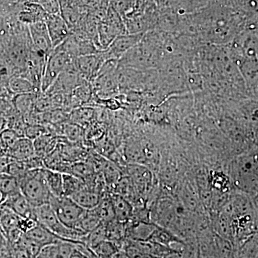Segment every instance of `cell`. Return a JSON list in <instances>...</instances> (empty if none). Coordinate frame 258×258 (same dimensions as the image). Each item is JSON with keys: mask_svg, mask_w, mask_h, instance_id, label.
<instances>
[{"mask_svg": "<svg viewBox=\"0 0 258 258\" xmlns=\"http://www.w3.org/2000/svg\"><path fill=\"white\" fill-rule=\"evenodd\" d=\"M35 154L39 157L50 155L57 145L55 137L50 134H44L33 141Z\"/></svg>", "mask_w": 258, "mask_h": 258, "instance_id": "20", "label": "cell"}, {"mask_svg": "<svg viewBox=\"0 0 258 258\" xmlns=\"http://www.w3.org/2000/svg\"><path fill=\"white\" fill-rule=\"evenodd\" d=\"M28 1L40 5L47 14H60V7L58 0H28Z\"/></svg>", "mask_w": 258, "mask_h": 258, "instance_id": "28", "label": "cell"}, {"mask_svg": "<svg viewBox=\"0 0 258 258\" xmlns=\"http://www.w3.org/2000/svg\"><path fill=\"white\" fill-rule=\"evenodd\" d=\"M121 248L122 247L119 244L106 239L91 249L98 257L112 258L119 253Z\"/></svg>", "mask_w": 258, "mask_h": 258, "instance_id": "23", "label": "cell"}, {"mask_svg": "<svg viewBox=\"0 0 258 258\" xmlns=\"http://www.w3.org/2000/svg\"><path fill=\"white\" fill-rule=\"evenodd\" d=\"M10 243L5 236L4 232L0 229V250L4 249L7 246L9 245Z\"/></svg>", "mask_w": 258, "mask_h": 258, "instance_id": "35", "label": "cell"}, {"mask_svg": "<svg viewBox=\"0 0 258 258\" xmlns=\"http://www.w3.org/2000/svg\"><path fill=\"white\" fill-rule=\"evenodd\" d=\"M24 235L29 240L33 241L42 247L50 245V244L60 243L63 241H68L56 235L46 227L39 223L36 227H34L27 233L24 234Z\"/></svg>", "mask_w": 258, "mask_h": 258, "instance_id": "9", "label": "cell"}, {"mask_svg": "<svg viewBox=\"0 0 258 258\" xmlns=\"http://www.w3.org/2000/svg\"><path fill=\"white\" fill-rule=\"evenodd\" d=\"M16 111L12 100L0 96V117L6 119Z\"/></svg>", "mask_w": 258, "mask_h": 258, "instance_id": "31", "label": "cell"}, {"mask_svg": "<svg viewBox=\"0 0 258 258\" xmlns=\"http://www.w3.org/2000/svg\"><path fill=\"white\" fill-rule=\"evenodd\" d=\"M94 112V109L91 107H79L73 111L71 118L76 124H86L92 119Z\"/></svg>", "mask_w": 258, "mask_h": 258, "instance_id": "27", "label": "cell"}, {"mask_svg": "<svg viewBox=\"0 0 258 258\" xmlns=\"http://www.w3.org/2000/svg\"><path fill=\"white\" fill-rule=\"evenodd\" d=\"M8 88L13 96L25 93H40L31 81L20 75H15L10 79Z\"/></svg>", "mask_w": 258, "mask_h": 258, "instance_id": "16", "label": "cell"}, {"mask_svg": "<svg viewBox=\"0 0 258 258\" xmlns=\"http://www.w3.org/2000/svg\"><path fill=\"white\" fill-rule=\"evenodd\" d=\"M129 174L136 190H139L141 194L149 192L152 180L150 171L143 166H131Z\"/></svg>", "mask_w": 258, "mask_h": 258, "instance_id": "11", "label": "cell"}, {"mask_svg": "<svg viewBox=\"0 0 258 258\" xmlns=\"http://www.w3.org/2000/svg\"><path fill=\"white\" fill-rule=\"evenodd\" d=\"M58 244V243H57ZM57 244H50L42 247L35 258H56L57 253Z\"/></svg>", "mask_w": 258, "mask_h": 258, "instance_id": "33", "label": "cell"}, {"mask_svg": "<svg viewBox=\"0 0 258 258\" xmlns=\"http://www.w3.org/2000/svg\"><path fill=\"white\" fill-rule=\"evenodd\" d=\"M102 222L101 219L98 216L94 209L86 210L84 215L76 226V228L81 230L83 233L88 235L91 231L95 230Z\"/></svg>", "mask_w": 258, "mask_h": 258, "instance_id": "21", "label": "cell"}, {"mask_svg": "<svg viewBox=\"0 0 258 258\" xmlns=\"http://www.w3.org/2000/svg\"><path fill=\"white\" fill-rule=\"evenodd\" d=\"M36 156L33 141L27 137H20L8 153V157L15 161L28 160Z\"/></svg>", "mask_w": 258, "mask_h": 258, "instance_id": "10", "label": "cell"}, {"mask_svg": "<svg viewBox=\"0 0 258 258\" xmlns=\"http://www.w3.org/2000/svg\"><path fill=\"white\" fill-rule=\"evenodd\" d=\"M20 219L21 217L9 208L0 205V229L6 237L12 230L18 228Z\"/></svg>", "mask_w": 258, "mask_h": 258, "instance_id": "19", "label": "cell"}, {"mask_svg": "<svg viewBox=\"0 0 258 258\" xmlns=\"http://www.w3.org/2000/svg\"><path fill=\"white\" fill-rule=\"evenodd\" d=\"M50 205L60 221L72 228H76V226L86 211L71 197L64 195L62 197L52 196Z\"/></svg>", "mask_w": 258, "mask_h": 258, "instance_id": "4", "label": "cell"}, {"mask_svg": "<svg viewBox=\"0 0 258 258\" xmlns=\"http://www.w3.org/2000/svg\"><path fill=\"white\" fill-rule=\"evenodd\" d=\"M15 17L0 14V55L4 53L13 35V21Z\"/></svg>", "mask_w": 258, "mask_h": 258, "instance_id": "17", "label": "cell"}, {"mask_svg": "<svg viewBox=\"0 0 258 258\" xmlns=\"http://www.w3.org/2000/svg\"><path fill=\"white\" fill-rule=\"evenodd\" d=\"M105 61L106 60L102 51L98 53L76 57V64L83 79L91 83L96 79Z\"/></svg>", "mask_w": 258, "mask_h": 258, "instance_id": "6", "label": "cell"}, {"mask_svg": "<svg viewBox=\"0 0 258 258\" xmlns=\"http://www.w3.org/2000/svg\"><path fill=\"white\" fill-rule=\"evenodd\" d=\"M10 245L13 249V254L15 258H33L28 249L21 242V239L16 243L10 244Z\"/></svg>", "mask_w": 258, "mask_h": 258, "instance_id": "32", "label": "cell"}, {"mask_svg": "<svg viewBox=\"0 0 258 258\" xmlns=\"http://www.w3.org/2000/svg\"><path fill=\"white\" fill-rule=\"evenodd\" d=\"M28 28L32 47L48 57L54 48L45 22L32 24Z\"/></svg>", "mask_w": 258, "mask_h": 258, "instance_id": "5", "label": "cell"}, {"mask_svg": "<svg viewBox=\"0 0 258 258\" xmlns=\"http://www.w3.org/2000/svg\"><path fill=\"white\" fill-rule=\"evenodd\" d=\"M105 177L108 182L113 183L118 181V173L116 172V169L111 164H106L105 165Z\"/></svg>", "mask_w": 258, "mask_h": 258, "instance_id": "34", "label": "cell"}, {"mask_svg": "<svg viewBox=\"0 0 258 258\" xmlns=\"http://www.w3.org/2000/svg\"><path fill=\"white\" fill-rule=\"evenodd\" d=\"M93 89L92 84L89 81H83L76 86L71 94V106L79 108L87 104L93 100Z\"/></svg>", "mask_w": 258, "mask_h": 258, "instance_id": "13", "label": "cell"}, {"mask_svg": "<svg viewBox=\"0 0 258 258\" xmlns=\"http://www.w3.org/2000/svg\"><path fill=\"white\" fill-rule=\"evenodd\" d=\"M20 191V182L18 178L7 173L0 174V192L3 195L4 200L8 197L16 195Z\"/></svg>", "mask_w": 258, "mask_h": 258, "instance_id": "22", "label": "cell"}, {"mask_svg": "<svg viewBox=\"0 0 258 258\" xmlns=\"http://www.w3.org/2000/svg\"><path fill=\"white\" fill-rule=\"evenodd\" d=\"M110 198L114 210L115 220L127 223L132 216L133 207L128 200L118 194L111 195Z\"/></svg>", "mask_w": 258, "mask_h": 258, "instance_id": "14", "label": "cell"}, {"mask_svg": "<svg viewBox=\"0 0 258 258\" xmlns=\"http://www.w3.org/2000/svg\"><path fill=\"white\" fill-rule=\"evenodd\" d=\"M20 137L11 129L6 128L0 134V157H8L11 148Z\"/></svg>", "mask_w": 258, "mask_h": 258, "instance_id": "25", "label": "cell"}, {"mask_svg": "<svg viewBox=\"0 0 258 258\" xmlns=\"http://www.w3.org/2000/svg\"><path fill=\"white\" fill-rule=\"evenodd\" d=\"M2 205L9 208L22 218L35 219L34 207L21 191L5 199Z\"/></svg>", "mask_w": 258, "mask_h": 258, "instance_id": "8", "label": "cell"}, {"mask_svg": "<svg viewBox=\"0 0 258 258\" xmlns=\"http://www.w3.org/2000/svg\"><path fill=\"white\" fill-rule=\"evenodd\" d=\"M34 215L37 222L59 236L71 242H83L86 234L76 228L67 227L60 221L50 204L34 208Z\"/></svg>", "mask_w": 258, "mask_h": 258, "instance_id": "2", "label": "cell"}, {"mask_svg": "<svg viewBox=\"0 0 258 258\" xmlns=\"http://www.w3.org/2000/svg\"><path fill=\"white\" fill-rule=\"evenodd\" d=\"M3 201H4V198H3V195H2V193L0 192V205L3 204Z\"/></svg>", "mask_w": 258, "mask_h": 258, "instance_id": "36", "label": "cell"}, {"mask_svg": "<svg viewBox=\"0 0 258 258\" xmlns=\"http://www.w3.org/2000/svg\"><path fill=\"white\" fill-rule=\"evenodd\" d=\"M45 22L53 48L60 45L71 35V28L60 14L47 15Z\"/></svg>", "mask_w": 258, "mask_h": 258, "instance_id": "7", "label": "cell"}, {"mask_svg": "<svg viewBox=\"0 0 258 258\" xmlns=\"http://www.w3.org/2000/svg\"><path fill=\"white\" fill-rule=\"evenodd\" d=\"M47 134L45 126L40 124H30L27 125L25 130V137L34 141L41 137L44 134Z\"/></svg>", "mask_w": 258, "mask_h": 258, "instance_id": "30", "label": "cell"}, {"mask_svg": "<svg viewBox=\"0 0 258 258\" xmlns=\"http://www.w3.org/2000/svg\"><path fill=\"white\" fill-rule=\"evenodd\" d=\"M42 170L47 186L52 195L55 197L63 196L62 173L48 168H43Z\"/></svg>", "mask_w": 258, "mask_h": 258, "instance_id": "18", "label": "cell"}, {"mask_svg": "<svg viewBox=\"0 0 258 258\" xmlns=\"http://www.w3.org/2000/svg\"><path fill=\"white\" fill-rule=\"evenodd\" d=\"M43 168L29 170L20 179V191L34 208L50 204L54 196L44 177Z\"/></svg>", "mask_w": 258, "mask_h": 258, "instance_id": "1", "label": "cell"}, {"mask_svg": "<svg viewBox=\"0 0 258 258\" xmlns=\"http://www.w3.org/2000/svg\"><path fill=\"white\" fill-rule=\"evenodd\" d=\"M60 47H56L47 58L42 77L41 92L45 93L55 82L58 76L75 60Z\"/></svg>", "mask_w": 258, "mask_h": 258, "instance_id": "3", "label": "cell"}, {"mask_svg": "<svg viewBox=\"0 0 258 258\" xmlns=\"http://www.w3.org/2000/svg\"><path fill=\"white\" fill-rule=\"evenodd\" d=\"M62 180L64 196L71 197L85 186L81 178L70 173H62Z\"/></svg>", "mask_w": 258, "mask_h": 258, "instance_id": "24", "label": "cell"}, {"mask_svg": "<svg viewBox=\"0 0 258 258\" xmlns=\"http://www.w3.org/2000/svg\"><path fill=\"white\" fill-rule=\"evenodd\" d=\"M103 223L115 220V213L112 205L111 198L102 199L96 208H93Z\"/></svg>", "mask_w": 258, "mask_h": 258, "instance_id": "26", "label": "cell"}, {"mask_svg": "<svg viewBox=\"0 0 258 258\" xmlns=\"http://www.w3.org/2000/svg\"><path fill=\"white\" fill-rule=\"evenodd\" d=\"M39 93H25L16 95L13 97L12 101L15 109L23 115V117L26 116L27 115L35 111V103Z\"/></svg>", "mask_w": 258, "mask_h": 258, "instance_id": "15", "label": "cell"}, {"mask_svg": "<svg viewBox=\"0 0 258 258\" xmlns=\"http://www.w3.org/2000/svg\"><path fill=\"white\" fill-rule=\"evenodd\" d=\"M62 133L71 141L76 142L82 138L83 130L81 125L71 123V124H64L62 127Z\"/></svg>", "mask_w": 258, "mask_h": 258, "instance_id": "29", "label": "cell"}, {"mask_svg": "<svg viewBox=\"0 0 258 258\" xmlns=\"http://www.w3.org/2000/svg\"><path fill=\"white\" fill-rule=\"evenodd\" d=\"M71 198L85 210H92L96 208L102 200L98 191L88 189L86 186L74 193Z\"/></svg>", "mask_w": 258, "mask_h": 258, "instance_id": "12", "label": "cell"}]
</instances>
